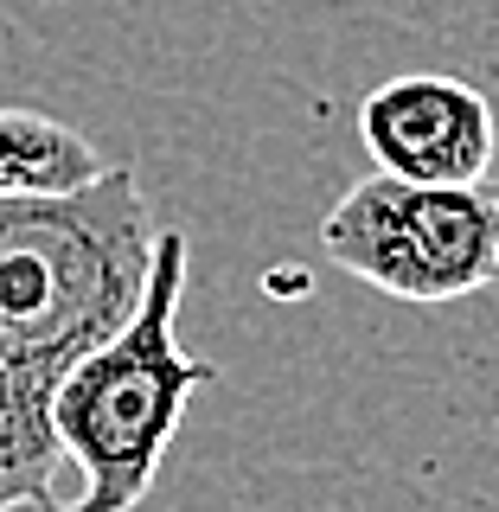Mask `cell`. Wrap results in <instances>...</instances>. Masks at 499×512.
<instances>
[{
	"instance_id": "cell-1",
	"label": "cell",
	"mask_w": 499,
	"mask_h": 512,
	"mask_svg": "<svg viewBox=\"0 0 499 512\" xmlns=\"http://www.w3.org/2000/svg\"><path fill=\"white\" fill-rule=\"evenodd\" d=\"M154 212L135 167L109 160L71 192L0 199V512L52 500V391L135 314Z\"/></svg>"
},
{
	"instance_id": "cell-2",
	"label": "cell",
	"mask_w": 499,
	"mask_h": 512,
	"mask_svg": "<svg viewBox=\"0 0 499 512\" xmlns=\"http://www.w3.org/2000/svg\"><path fill=\"white\" fill-rule=\"evenodd\" d=\"M186 288V237L154 231V263L135 314L90 346L52 391V436L58 455L77 461L84 493L45 512H135L154 487L186 397L218 378L212 359H192L173 340V308Z\"/></svg>"
},
{
	"instance_id": "cell-3",
	"label": "cell",
	"mask_w": 499,
	"mask_h": 512,
	"mask_svg": "<svg viewBox=\"0 0 499 512\" xmlns=\"http://www.w3.org/2000/svg\"><path fill=\"white\" fill-rule=\"evenodd\" d=\"M320 250L404 308H448L499 282V186L372 173L320 218Z\"/></svg>"
},
{
	"instance_id": "cell-4",
	"label": "cell",
	"mask_w": 499,
	"mask_h": 512,
	"mask_svg": "<svg viewBox=\"0 0 499 512\" xmlns=\"http://www.w3.org/2000/svg\"><path fill=\"white\" fill-rule=\"evenodd\" d=\"M359 141L378 160V173L423 186H468L487 180L499 154V122L487 90L442 71H410L359 103Z\"/></svg>"
},
{
	"instance_id": "cell-5",
	"label": "cell",
	"mask_w": 499,
	"mask_h": 512,
	"mask_svg": "<svg viewBox=\"0 0 499 512\" xmlns=\"http://www.w3.org/2000/svg\"><path fill=\"white\" fill-rule=\"evenodd\" d=\"M109 160L96 141H84L71 122L45 116V109L0 103V199L7 192H71L96 180Z\"/></svg>"
}]
</instances>
